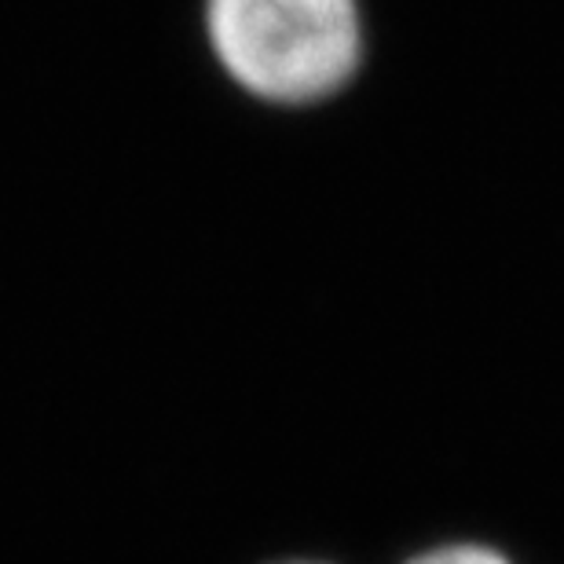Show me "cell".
Listing matches in <instances>:
<instances>
[{"instance_id":"obj_1","label":"cell","mask_w":564,"mask_h":564,"mask_svg":"<svg viewBox=\"0 0 564 564\" xmlns=\"http://www.w3.org/2000/svg\"><path fill=\"white\" fill-rule=\"evenodd\" d=\"M202 30L220 74L282 110L341 96L367 59L364 0H202Z\"/></svg>"},{"instance_id":"obj_2","label":"cell","mask_w":564,"mask_h":564,"mask_svg":"<svg viewBox=\"0 0 564 564\" xmlns=\"http://www.w3.org/2000/svg\"><path fill=\"white\" fill-rule=\"evenodd\" d=\"M408 564H513V561L484 543H447L425 550V554L411 557Z\"/></svg>"},{"instance_id":"obj_3","label":"cell","mask_w":564,"mask_h":564,"mask_svg":"<svg viewBox=\"0 0 564 564\" xmlns=\"http://www.w3.org/2000/svg\"><path fill=\"white\" fill-rule=\"evenodd\" d=\"M282 564H323V561H282Z\"/></svg>"}]
</instances>
